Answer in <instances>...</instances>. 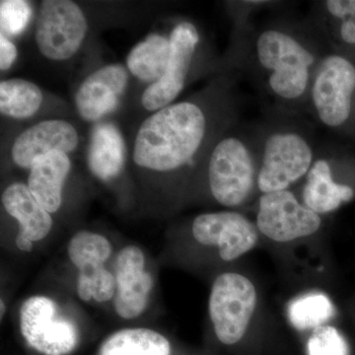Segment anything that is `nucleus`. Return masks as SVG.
Returning a JSON list of instances; mask_svg holds the SVG:
<instances>
[{
  "label": "nucleus",
  "instance_id": "nucleus-12",
  "mask_svg": "<svg viewBox=\"0 0 355 355\" xmlns=\"http://www.w3.org/2000/svg\"><path fill=\"white\" fill-rule=\"evenodd\" d=\"M191 230L198 244L216 248L226 263L249 253L259 241L257 225L239 212L228 210L196 216Z\"/></svg>",
  "mask_w": 355,
  "mask_h": 355
},
{
  "label": "nucleus",
  "instance_id": "nucleus-9",
  "mask_svg": "<svg viewBox=\"0 0 355 355\" xmlns=\"http://www.w3.org/2000/svg\"><path fill=\"white\" fill-rule=\"evenodd\" d=\"M169 37L171 53L165 73L139 93V107L146 116L173 104L181 94L186 87L200 43V32L190 21L177 23Z\"/></svg>",
  "mask_w": 355,
  "mask_h": 355
},
{
  "label": "nucleus",
  "instance_id": "nucleus-28",
  "mask_svg": "<svg viewBox=\"0 0 355 355\" xmlns=\"http://www.w3.org/2000/svg\"><path fill=\"white\" fill-rule=\"evenodd\" d=\"M0 307H1V312H0V316H1V320L3 319L4 315L6 313V304L4 302L3 298H1V301H0Z\"/></svg>",
  "mask_w": 355,
  "mask_h": 355
},
{
  "label": "nucleus",
  "instance_id": "nucleus-5",
  "mask_svg": "<svg viewBox=\"0 0 355 355\" xmlns=\"http://www.w3.org/2000/svg\"><path fill=\"white\" fill-rule=\"evenodd\" d=\"M133 79L125 64L97 65L81 77L73 91V109L81 123L94 125L113 121L130 94Z\"/></svg>",
  "mask_w": 355,
  "mask_h": 355
},
{
  "label": "nucleus",
  "instance_id": "nucleus-19",
  "mask_svg": "<svg viewBox=\"0 0 355 355\" xmlns=\"http://www.w3.org/2000/svg\"><path fill=\"white\" fill-rule=\"evenodd\" d=\"M1 205L7 216L17 222L16 236L35 244L46 239L53 230V216L40 205L24 182L7 184L1 193Z\"/></svg>",
  "mask_w": 355,
  "mask_h": 355
},
{
  "label": "nucleus",
  "instance_id": "nucleus-11",
  "mask_svg": "<svg viewBox=\"0 0 355 355\" xmlns=\"http://www.w3.org/2000/svg\"><path fill=\"white\" fill-rule=\"evenodd\" d=\"M321 217L298 202L291 191L263 193L259 202L257 227L275 242H292L315 234Z\"/></svg>",
  "mask_w": 355,
  "mask_h": 355
},
{
  "label": "nucleus",
  "instance_id": "nucleus-16",
  "mask_svg": "<svg viewBox=\"0 0 355 355\" xmlns=\"http://www.w3.org/2000/svg\"><path fill=\"white\" fill-rule=\"evenodd\" d=\"M84 155L89 173L100 184L114 187L130 177L128 139L116 121L91 125Z\"/></svg>",
  "mask_w": 355,
  "mask_h": 355
},
{
  "label": "nucleus",
  "instance_id": "nucleus-21",
  "mask_svg": "<svg viewBox=\"0 0 355 355\" xmlns=\"http://www.w3.org/2000/svg\"><path fill=\"white\" fill-rule=\"evenodd\" d=\"M354 197V191L350 187L334 181L327 161L318 160L312 165L303 190V205L306 207L320 216L334 211Z\"/></svg>",
  "mask_w": 355,
  "mask_h": 355
},
{
  "label": "nucleus",
  "instance_id": "nucleus-20",
  "mask_svg": "<svg viewBox=\"0 0 355 355\" xmlns=\"http://www.w3.org/2000/svg\"><path fill=\"white\" fill-rule=\"evenodd\" d=\"M171 53L169 35L153 32L128 51L125 67L141 89L158 81L167 69Z\"/></svg>",
  "mask_w": 355,
  "mask_h": 355
},
{
  "label": "nucleus",
  "instance_id": "nucleus-23",
  "mask_svg": "<svg viewBox=\"0 0 355 355\" xmlns=\"http://www.w3.org/2000/svg\"><path fill=\"white\" fill-rule=\"evenodd\" d=\"M287 313L294 328L299 331H314L324 326L334 316L335 308L326 294L314 291L292 300Z\"/></svg>",
  "mask_w": 355,
  "mask_h": 355
},
{
  "label": "nucleus",
  "instance_id": "nucleus-24",
  "mask_svg": "<svg viewBox=\"0 0 355 355\" xmlns=\"http://www.w3.org/2000/svg\"><path fill=\"white\" fill-rule=\"evenodd\" d=\"M36 6L26 0H2L0 2V34L11 40L20 39L34 27Z\"/></svg>",
  "mask_w": 355,
  "mask_h": 355
},
{
  "label": "nucleus",
  "instance_id": "nucleus-4",
  "mask_svg": "<svg viewBox=\"0 0 355 355\" xmlns=\"http://www.w3.org/2000/svg\"><path fill=\"white\" fill-rule=\"evenodd\" d=\"M21 336L41 355H69L80 343L78 324L50 296L33 295L19 311Z\"/></svg>",
  "mask_w": 355,
  "mask_h": 355
},
{
  "label": "nucleus",
  "instance_id": "nucleus-6",
  "mask_svg": "<svg viewBox=\"0 0 355 355\" xmlns=\"http://www.w3.org/2000/svg\"><path fill=\"white\" fill-rule=\"evenodd\" d=\"M256 286L238 272L219 275L212 284L209 314L217 340L225 345H236L246 335L256 311Z\"/></svg>",
  "mask_w": 355,
  "mask_h": 355
},
{
  "label": "nucleus",
  "instance_id": "nucleus-3",
  "mask_svg": "<svg viewBox=\"0 0 355 355\" xmlns=\"http://www.w3.org/2000/svg\"><path fill=\"white\" fill-rule=\"evenodd\" d=\"M88 133L72 118L44 119L18 128L7 140L6 159L14 169L29 171L40 158L53 153L73 157L85 151Z\"/></svg>",
  "mask_w": 355,
  "mask_h": 355
},
{
  "label": "nucleus",
  "instance_id": "nucleus-26",
  "mask_svg": "<svg viewBox=\"0 0 355 355\" xmlns=\"http://www.w3.org/2000/svg\"><path fill=\"white\" fill-rule=\"evenodd\" d=\"M326 6L331 15L343 19L340 35L343 41L355 44V0H330Z\"/></svg>",
  "mask_w": 355,
  "mask_h": 355
},
{
  "label": "nucleus",
  "instance_id": "nucleus-15",
  "mask_svg": "<svg viewBox=\"0 0 355 355\" xmlns=\"http://www.w3.org/2000/svg\"><path fill=\"white\" fill-rule=\"evenodd\" d=\"M355 90V67L347 58L330 55L320 64L312 88L320 120L338 127L349 119Z\"/></svg>",
  "mask_w": 355,
  "mask_h": 355
},
{
  "label": "nucleus",
  "instance_id": "nucleus-17",
  "mask_svg": "<svg viewBox=\"0 0 355 355\" xmlns=\"http://www.w3.org/2000/svg\"><path fill=\"white\" fill-rule=\"evenodd\" d=\"M113 254V246L106 236L94 231L74 233L67 245L70 263L78 270L76 293L84 302L93 300L96 280L107 270L106 263Z\"/></svg>",
  "mask_w": 355,
  "mask_h": 355
},
{
  "label": "nucleus",
  "instance_id": "nucleus-18",
  "mask_svg": "<svg viewBox=\"0 0 355 355\" xmlns=\"http://www.w3.org/2000/svg\"><path fill=\"white\" fill-rule=\"evenodd\" d=\"M73 173V160L64 153L41 157L27 173L28 188L40 205L51 216L62 210L65 189Z\"/></svg>",
  "mask_w": 355,
  "mask_h": 355
},
{
  "label": "nucleus",
  "instance_id": "nucleus-13",
  "mask_svg": "<svg viewBox=\"0 0 355 355\" xmlns=\"http://www.w3.org/2000/svg\"><path fill=\"white\" fill-rule=\"evenodd\" d=\"M116 293L113 307L121 319H137L150 302L155 279L147 268L146 254L135 245L121 248L114 259Z\"/></svg>",
  "mask_w": 355,
  "mask_h": 355
},
{
  "label": "nucleus",
  "instance_id": "nucleus-7",
  "mask_svg": "<svg viewBox=\"0 0 355 355\" xmlns=\"http://www.w3.org/2000/svg\"><path fill=\"white\" fill-rule=\"evenodd\" d=\"M259 60L272 71L270 86L284 99H297L309 81V69L314 55L302 44L284 33L268 30L257 42Z\"/></svg>",
  "mask_w": 355,
  "mask_h": 355
},
{
  "label": "nucleus",
  "instance_id": "nucleus-8",
  "mask_svg": "<svg viewBox=\"0 0 355 355\" xmlns=\"http://www.w3.org/2000/svg\"><path fill=\"white\" fill-rule=\"evenodd\" d=\"M210 193L219 205L237 207L253 191L256 172L251 153L241 140L225 137L210 151L207 161Z\"/></svg>",
  "mask_w": 355,
  "mask_h": 355
},
{
  "label": "nucleus",
  "instance_id": "nucleus-27",
  "mask_svg": "<svg viewBox=\"0 0 355 355\" xmlns=\"http://www.w3.org/2000/svg\"><path fill=\"white\" fill-rule=\"evenodd\" d=\"M19 51L13 40L0 34V71L6 73L18 60Z\"/></svg>",
  "mask_w": 355,
  "mask_h": 355
},
{
  "label": "nucleus",
  "instance_id": "nucleus-10",
  "mask_svg": "<svg viewBox=\"0 0 355 355\" xmlns=\"http://www.w3.org/2000/svg\"><path fill=\"white\" fill-rule=\"evenodd\" d=\"M313 153L307 141L295 133H275L266 140L263 163L258 174L263 193L286 191L308 174Z\"/></svg>",
  "mask_w": 355,
  "mask_h": 355
},
{
  "label": "nucleus",
  "instance_id": "nucleus-2",
  "mask_svg": "<svg viewBox=\"0 0 355 355\" xmlns=\"http://www.w3.org/2000/svg\"><path fill=\"white\" fill-rule=\"evenodd\" d=\"M34 43L50 64H69L83 53L95 35L93 16L72 0H44L37 7Z\"/></svg>",
  "mask_w": 355,
  "mask_h": 355
},
{
  "label": "nucleus",
  "instance_id": "nucleus-25",
  "mask_svg": "<svg viewBox=\"0 0 355 355\" xmlns=\"http://www.w3.org/2000/svg\"><path fill=\"white\" fill-rule=\"evenodd\" d=\"M308 355H349V345L335 327H319L307 343Z\"/></svg>",
  "mask_w": 355,
  "mask_h": 355
},
{
  "label": "nucleus",
  "instance_id": "nucleus-14",
  "mask_svg": "<svg viewBox=\"0 0 355 355\" xmlns=\"http://www.w3.org/2000/svg\"><path fill=\"white\" fill-rule=\"evenodd\" d=\"M72 113L74 109L69 103L31 80L10 77L0 83V114L18 128L44 119L71 118Z\"/></svg>",
  "mask_w": 355,
  "mask_h": 355
},
{
  "label": "nucleus",
  "instance_id": "nucleus-22",
  "mask_svg": "<svg viewBox=\"0 0 355 355\" xmlns=\"http://www.w3.org/2000/svg\"><path fill=\"white\" fill-rule=\"evenodd\" d=\"M97 355H172V345L159 331L137 327L123 329L107 336Z\"/></svg>",
  "mask_w": 355,
  "mask_h": 355
},
{
  "label": "nucleus",
  "instance_id": "nucleus-1",
  "mask_svg": "<svg viewBox=\"0 0 355 355\" xmlns=\"http://www.w3.org/2000/svg\"><path fill=\"white\" fill-rule=\"evenodd\" d=\"M205 105L184 100L144 116L128 137L130 178L146 202L169 197L173 184L193 168L209 139Z\"/></svg>",
  "mask_w": 355,
  "mask_h": 355
}]
</instances>
